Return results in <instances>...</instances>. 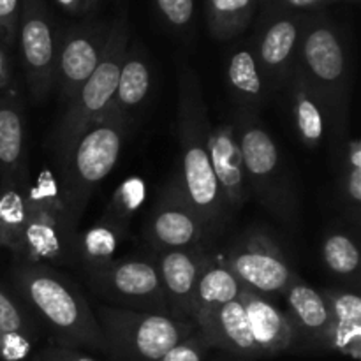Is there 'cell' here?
I'll list each match as a JSON object with an SVG mask.
<instances>
[{"mask_svg": "<svg viewBox=\"0 0 361 361\" xmlns=\"http://www.w3.org/2000/svg\"><path fill=\"white\" fill-rule=\"evenodd\" d=\"M226 83L229 95L240 109L257 113L271 95L252 46H240L233 49L226 66Z\"/></svg>", "mask_w": 361, "mask_h": 361, "instance_id": "obj_24", "label": "cell"}, {"mask_svg": "<svg viewBox=\"0 0 361 361\" xmlns=\"http://www.w3.org/2000/svg\"><path fill=\"white\" fill-rule=\"evenodd\" d=\"M207 361H252V360L238 358V356H231V355H226V353L217 351V355H215V356H210V355H208Z\"/></svg>", "mask_w": 361, "mask_h": 361, "instance_id": "obj_41", "label": "cell"}, {"mask_svg": "<svg viewBox=\"0 0 361 361\" xmlns=\"http://www.w3.org/2000/svg\"><path fill=\"white\" fill-rule=\"evenodd\" d=\"M133 122L109 109L59 161L60 194L71 217L80 224L95 187L113 171Z\"/></svg>", "mask_w": 361, "mask_h": 361, "instance_id": "obj_3", "label": "cell"}, {"mask_svg": "<svg viewBox=\"0 0 361 361\" xmlns=\"http://www.w3.org/2000/svg\"><path fill=\"white\" fill-rule=\"evenodd\" d=\"M321 257L331 275L355 286L358 291L361 257L355 235H351L348 229L330 228L324 233L321 243Z\"/></svg>", "mask_w": 361, "mask_h": 361, "instance_id": "obj_28", "label": "cell"}, {"mask_svg": "<svg viewBox=\"0 0 361 361\" xmlns=\"http://www.w3.org/2000/svg\"><path fill=\"white\" fill-rule=\"evenodd\" d=\"M95 319L111 361H159L197 330L190 319L97 305Z\"/></svg>", "mask_w": 361, "mask_h": 361, "instance_id": "obj_6", "label": "cell"}, {"mask_svg": "<svg viewBox=\"0 0 361 361\" xmlns=\"http://www.w3.org/2000/svg\"><path fill=\"white\" fill-rule=\"evenodd\" d=\"M101 2V0H87V6H88V11H92L94 9L95 6H97V4Z\"/></svg>", "mask_w": 361, "mask_h": 361, "instance_id": "obj_42", "label": "cell"}, {"mask_svg": "<svg viewBox=\"0 0 361 361\" xmlns=\"http://www.w3.org/2000/svg\"><path fill=\"white\" fill-rule=\"evenodd\" d=\"M240 288L242 284L235 277V274L226 267L221 254L208 250V256L197 279L196 295H194L192 321L196 328L201 326L208 317L214 316L221 307L238 298Z\"/></svg>", "mask_w": 361, "mask_h": 361, "instance_id": "obj_23", "label": "cell"}, {"mask_svg": "<svg viewBox=\"0 0 361 361\" xmlns=\"http://www.w3.org/2000/svg\"><path fill=\"white\" fill-rule=\"evenodd\" d=\"M147 192V182L141 176H127L111 194V200L104 208L101 219L127 236L130 221L143 207Z\"/></svg>", "mask_w": 361, "mask_h": 361, "instance_id": "obj_31", "label": "cell"}, {"mask_svg": "<svg viewBox=\"0 0 361 361\" xmlns=\"http://www.w3.org/2000/svg\"><path fill=\"white\" fill-rule=\"evenodd\" d=\"M349 123L331 134V152L337 164L338 200L342 210L355 226L360 224L361 214V147L360 140L351 136Z\"/></svg>", "mask_w": 361, "mask_h": 361, "instance_id": "obj_25", "label": "cell"}, {"mask_svg": "<svg viewBox=\"0 0 361 361\" xmlns=\"http://www.w3.org/2000/svg\"><path fill=\"white\" fill-rule=\"evenodd\" d=\"M296 66L338 120L349 118L351 69L338 28L323 16H307Z\"/></svg>", "mask_w": 361, "mask_h": 361, "instance_id": "obj_8", "label": "cell"}, {"mask_svg": "<svg viewBox=\"0 0 361 361\" xmlns=\"http://www.w3.org/2000/svg\"><path fill=\"white\" fill-rule=\"evenodd\" d=\"M13 85V66H11L9 49L0 39V92H6Z\"/></svg>", "mask_w": 361, "mask_h": 361, "instance_id": "obj_39", "label": "cell"}, {"mask_svg": "<svg viewBox=\"0 0 361 361\" xmlns=\"http://www.w3.org/2000/svg\"><path fill=\"white\" fill-rule=\"evenodd\" d=\"M108 30L104 23H80L60 32L55 87L66 104L101 62Z\"/></svg>", "mask_w": 361, "mask_h": 361, "instance_id": "obj_13", "label": "cell"}, {"mask_svg": "<svg viewBox=\"0 0 361 361\" xmlns=\"http://www.w3.org/2000/svg\"><path fill=\"white\" fill-rule=\"evenodd\" d=\"M162 20L175 30H183L194 18V0H154Z\"/></svg>", "mask_w": 361, "mask_h": 361, "instance_id": "obj_33", "label": "cell"}, {"mask_svg": "<svg viewBox=\"0 0 361 361\" xmlns=\"http://www.w3.org/2000/svg\"><path fill=\"white\" fill-rule=\"evenodd\" d=\"M126 238L127 236L122 235L118 229L99 219L92 228L78 233L74 256L83 264L85 270L99 268L115 259L116 249Z\"/></svg>", "mask_w": 361, "mask_h": 361, "instance_id": "obj_30", "label": "cell"}, {"mask_svg": "<svg viewBox=\"0 0 361 361\" xmlns=\"http://www.w3.org/2000/svg\"><path fill=\"white\" fill-rule=\"evenodd\" d=\"M35 342L28 335L0 330V361H25L34 353Z\"/></svg>", "mask_w": 361, "mask_h": 361, "instance_id": "obj_35", "label": "cell"}, {"mask_svg": "<svg viewBox=\"0 0 361 361\" xmlns=\"http://www.w3.org/2000/svg\"><path fill=\"white\" fill-rule=\"evenodd\" d=\"M63 11L69 14H85L88 13L87 0H55Z\"/></svg>", "mask_w": 361, "mask_h": 361, "instance_id": "obj_40", "label": "cell"}, {"mask_svg": "<svg viewBox=\"0 0 361 361\" xmlns=\"http://www.w3.org/2000/svg\"><path fill=\"white\" fill-rule=\"evenodd\" d=\"M30 171L0 178V247L20 256L27 224V197Z\"/></svg>", "mask_w": 361, "mask_h": 361, "instance_id": "obj_27", "label": "cell"}, {"mask_svg": "<svg viewBox=\"0 0 361 361\" xmlns=\"http://www.w3.org/2000/svg\"><path fill=\"white\" fill-rule=\"evenodd\" d=\"M210 353L212 349L204 342L203 335L196 330L185 341H182L175 348L169 349L159 361H207Z\"/></svg>", "mask_w": 361, "mask_h": 361, "instance_id": "obj_34", "label": "cell"}, {"mask_svg": "<svg viewBox=\"0 0 361 361\" xmlns=\"http://www.w3.org/2000/svg\"><path fill=\"white\" fill-rule=\"evenodd\" d=\"M210 229L192 210L173 180L155 203L147 222V238L159 252L201 245Z\"/></svg>", "mask_w": 361, "mask_h": 361, "instance_id": "obj_14", "label": "cell"}, {"mask_svg": "<svg viewBox=\"0 0 361 361\" xmlns=\"http://www.w3.org/2000/svg\"><path fill=\"white\" fill-rule=\"evenodd\" d=\"M330 2H337V0H264V11L303 13V11L317 9Z\"/></svg>", "mask_w": 361, "mask_h": 361, "instance_id": "obj_38", "label": "cell"}, {"mask_svg": "<svg viewBox=\"0 0 361 361\" xmlns=\"http://www.w3.org/2000/svg\"><path fill=\"white\" fill-rule=\"evenodd\" d=\"M210 126L200 78L189 63H182L178 73L180 173L175 183L207 228L217 231L231 217L212 169Z\"/></svg>", "mask_w": 361, "mask_h": 361, "instance_id": "obj_2", "label": "cell"}, {"mask_svg": "<svg viewBox=\"0 0 361 361\" xmlns=\"http://www.w3.org/2000/svg\"><path fill=\"white\" fill-rule=\"evenodd\" d=\"M259 0H204L208 30L217 41L242 34L252 21Z\"/></svg>", "mask_w": 361, "mask_h": 361, "instance_id": "obj_29", "label": "cell"}, {"mask_svg": "<svg viewBox=\"0 0 361 361\" xmlns=\"http://www.w3.org/2000/svg\"><path fill=\"white\" fill-rule=\"evenodd\" d=\"M328 305L326 353L361 358V298L358 291L344 288L321 289Z\"/></svg>", "mask_w": 361, "mask_h": 361, "instance_id": "obj_20", "label": "cell"}, {"mask_svg": "<svg viewBox=\"0 0 361 361\" xmlns=\"http://www.w3.org/2000/svg\"><path fill=\"white\" fill-rule=\"evenodd\" d=\"M78 226L63 203L55 173L42 169L28 187L23 249L18 257L37 264L73 263Z\"/></svg>", "mask_w": 361, "mask_h": 361, "instance_id": "obj_7", "label": "cell"}, {"mask_svg": "<svg viewBox=\"0 0 361 361\" xmlns=\"http://www.w3.org/2000/svg\"><path fill=\"white\" fill-rule=\"evenodd\" d=\"M16 42L30 99L44 102L55 88L60 42V32L44 0H23L20 4Z\"/></svg>", "mask_w": 361, "mask_h": 361, "instance_id": "obj_11", "label": "cell"}, {"mask_svg": "<svg viewBox=\"0 0 361 361\" xmlns=\"http://www.w3.org/2000/svg\"><path fill=\"white\" fill-rule=\"evenodd\" d=\"M87 282L97 298L116 309L171 316L155 263L143 259H113L85 270Z\"/></svg>", "mask_w": 361, "mask_h": 361, "instance_id": "obj_10", "label": "cell"}, {"mask_svg": "<svg viewBox=\"0 0 361 361\" xmlns=\"http://www.w3.org/2000/svg\"><path fill=\"white\" fill-rule=\"evenodd\" d=\"M20 4V0H0V39L7 49L16 44Z\"/></svg>", "mask_w": 361, "mask_h": 361, "instance_id": "obj_36", "label": "cell"}, {"mask_svg": "<svg viewBox=\"0 0 361 361\" xmlns=\"http://www.w3.org/2000/svg\"><path fill=\"white\" fill-rule=\"evenodd\" d=\"M305 20L303 13L263 11L259 30L250 46L271 94L282 90L291 76Z\"/></svg>", "mask_w": 361, "mask_h": 361, "instance_id": "obj_12", "label": "cell"}, {"mask_svg": "<svg viewBox=\"0 0 361 361\" xmlns=\"http://www.w3.org/2000/svg\"><path fill=\"white\" fill-rule=\"evenodd\" d=\"M353 2H356V0H353Z\"/></svg>", "mask_w": 361, "mask_h": 361, "instance_id": "obj_43", "label": "cell"}, {"mask_svg": "<svg viewBox=\"0 0 361 361\" xmlns=\"http://www.w3.org/2000/svg\"><path fill=\"white\" fill-rule=\"evenodd\" d=\"M295 330V351H326L328 305L321 291L296 279L282 295Z\"/></svg>", "mask_w": 361, "mask_h": 361, "instance_id": "obj_19", "label": "cell"}, {"mask_svg": "<svg viewBox=\"0 0 361 361\" xmlns=\"http://www.w3.org/2000/svg\"><path fill=\"white\" fill-rule=\"evenodd\" d=\"M13 286L18 300L27 307L51 344L104 353L101 328L94 309L73 279L51 264L18 261L13 268Z\"/></svg>", "mask_w": 361, "mask_h": 361, "instance_id": "obj_1", "label": "cell"}, {"mask_svg": "<svg viewBox=\"0 0 361 361\" xmlns=\"http://www.w3.org/2000/svg\"><path fill=\"white\" fill-rule=\"evenodd\" d=\"M208 152L212 169L221 189L226 210L229 217L240 212L249 197L245 169H243L242 150L233 123L210 126L208 133Z\"/></svg>", "mask_w": 361, "mask_h": 361, "instance_id": "obj_16", "label": "cell"}, {"mask_svg": "<svg viewBox=\"0 0 361 361\" xmlns=\"http://www.w3.org/2000/svg\"><path fill=\"white\" fill-rule=\"evenodd\" d=\"M32 361H97L94 356L87 355L81 349L63 348V345L49 344L42 348L41 351L35 353Z\"/></svg>", "mask_w": 361, "mask_h": 361, "instance_id": "obj_37", "label": "cell"}, {"mask_svg": "<svg viewBox=\"0 0 361 361\" xmlns=\"http://www.w3.org/2000/svg\"><path fill=\"white\" fill-rule=\"evenodd\" d=\"M129 42V23H127L126 14H122L109 23L101 62L97 63L90 78L85 81L83 87L66 104L63 115L53 136L56 162L95 122L109 113Z\"/></svg>", "mask_w": 361, "mask_h": 361, "instance_id": "obj_5", "label": "cell"}, {"mask_svg": "<svg viewBox=\"0 0 361 361\" xmlns=\"http://www.w3.org/2000/svg\"><path fill=\"white\" fill-rule=\"evenodd\" d=\"M197 331L203 335L212 351H221L245 360L261 358L240 298L221 307L214 316L197 326Z\"/></svg>", "mask_w": 361, "mask_h": 361, "instance_id": "obj_21", "label": "cell"}, {"mask_svg": "<svg viewBox=\"0 0 361 361\" xmlns=\"http://www.w3.org/2000/svg\"><path fill=\"white\" fill-rule=\"evenodd\" d=\"M28 171L25 104L16 90L0 92V178Z\"/></svg>", "mask_w": 361, "mask_h": 361, "instance_id": "obj_22", "label": "cell"}, {"mask_svg": "<svg viewBox=\"0 0 361 361\" xmlns=\"http://www.w3.org/2000/svg\"><path fill=\"white\" fill-rule=\"evenodd\" d=\"M282 90H286V94H288L295 129L298 133L300 141L305 147L316 148L317 145L323 143L328 127L334 134L342 126L349 123L348 118L338 120L334 115V111L328 108L326 102L314 90L312 85L309 83L305 74L302 73V69L296 63Z\"/></svg>", "mask_w": 361, "mask_h": 361, "instance_id": "obj_17", "label": "cell"}, {"mask_svg": "<svg viewBox=\"0 0 361 361\" xmlns=\"http://www.w3.org/2000/svg\"><path fill=\"white\" fill-rule=\"evenodd\" d=\"M152 81L154 73L148 55L140 44L129 42L113 97V111L134 122V115L140 111L150 95Z\"/></svg>", "mask_w": 361, "mask_h": 361, "instance_id": "obj_26", "label": "cell"}, {"mask_svg": "<svg viewBox=\"0 0 361 361\" xmlns=\"http://www.w3.org/2000/svg\"><path fill=\"white\" fill-rule=\"evenodd\" d=\"M238 298L243 303L250 334L261 358L295 351V330L284 310L279 309L268 296L243 284Z\"/></svg>", "mask_w": 361, "mask_h": 361, "instance_id": "obj_18", "label": "cell"}, {"mask_svg": "<svg viewBox=\"0 0 361 361\" xmlns=\"http://www.w3.org/2000/svg\"><path fill=\"white\" fill-rule=\"evenodd\" d=\"M219 254L240 284L264 296L284 295L298 279L277 240L259 226L245 229Z\"/></svg>", "mask_w": 361, "mask_h": 361, "instance_id": "obj_9", "label": "cell"}, {"mask_svg": "<svg viewBox=\"0 0 361 361\" xmlns=\"http://www.w3.org/2000/svg\"><path fill=\"white\" fill-rule=\"evenodd\" d=\"M242 150L249 194H254L274 217L286 226L298 221V192L279 145L261 122L259 115L240 109L233 122Z\"/></svg>", "mask_w": 361, "mask_h": 361, "instance_id": "obj_4", "label": "cell"}, {"mask_svg": "<svg viewBox=\"0 0 361 361\" xmlns=\"http://www.w3.org/2000/svg\"><path fill=\"white\" fill-rule=\"evenodd\" d=\"M0 330L18 331L28 335L34 341H37L41 335V326L32 317L27 307L2 288H0Z\"/></svg>", "mask_w": 361, "mask_h": 361, "instance_id": "obj_32", "label": "cell"}, {"mask_svg": "<svg viewBox=\"0 0 361 361\" xmlns=\"http://www.w3.org/2000/svg\"><path fill=\"white\" fill-rule=\"evenodd\" d=\"M207 256V243L159 252L155 267L171 316L192 321L196 284Z\"/></svg>", "mask_w": 361, "mask_h": 361, "instance_id": "obj_15", "label": "cell"}]
</instances>
